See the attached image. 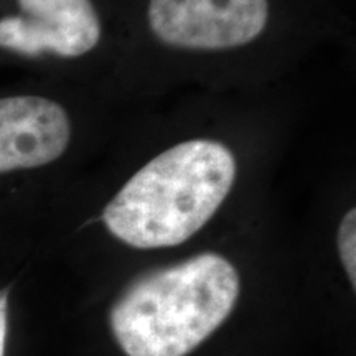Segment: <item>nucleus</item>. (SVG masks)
Instances as JSON below:
<instances>
[{"label": "nucleus", "instance_id": "nucleus-1", "mask_svg": "<svg viewBox=\"0 0 356 356\" xmlns=\"http://www.w3.org/2000/svg\"><path fill=\"white\" fill-rule=\"evenodd\" d=\"M234 178L236 159L225 144L181 142L142 167L108 203L102 221L132 248L178 246L220 210Z\"/></svg>", "mask_w": 356, "mask_h": 356}, {"label": "nucleus", "instance_id": "nucleus-2", "mask_svg": "<svg viewBox=\"0 0 356 356\" xmlns=\"http://www.w3.org/2000/svg\"><path fill=\"white\" fill-rule=\"evenodd\" d=\"M241 291L236 267L215 252L137 277L111 309L127 356H186L229 317Z\"/></svg>", "mask_w": 356, "mask_h": 356}, {"label": "nucleus", "instance_id": "nucleus-3", "mask_svg": "<svg viewBox=\"0 0 356 356\" xmlns=\"http://www.w3.org/2000/svg\"><path fill=\"white\" fill-rule=\"evenodd\" d=\"M269 20L267 0H150L149 25L160 42L185 50L243 47Z\"/></svg>", "mask_w": 356, "mask_h": 356}, {"label": "nucleus", "instance_id": "nucleus-4", "mask_svg": "<svg viewBox=\"0 0 356 356\" xmlns=\"http://www.w3.org/2000/svg\"><path fill=\"white\" fill-rule=\"evenodd\" d=\"M22 15L0 20V47L25 56L74 58L99 43L101 22L91 0H17Z\"/></svg>", "mask_w": 356, "mask_h": 356}, {"label": "nucleus", "instance_id": "nucleus-5", "mask_svg": "<svg viewBox=\"0 0 356 356\" xmlns=\"http://www.w3.org/2000/svg\"><path fill=\"white\" fill-rule=\"evenodd\" d=\"M71 140L66 111L47 97H0V173L55 162Z\"/></svg>", "mask_w": 356, "mask_h": 356}, {"label": "nucleus", "instance_id": "nucleus-6", "mask_svg": "<svg viewBox=\"0 0 356 356\" xmlns=\"http://www.w3.org/2000/svg\"><path fill=\"white\" fill-rule=\"evenodd\" d=\"M338 251L348 274L351 287H356V210H350L343 216L338 228Z\"/></svg>", "mask_w": 356, "mask_h": 356}, {"label": "nucleus", "instance_id": "nucleus-7", "mask_svg": "<svg viewBox=\"0 0 356 356\" xmlns=\"http://www.w3.org/2000/svg\"><path fill=\"white\" fill-rule=\"evenodd\" d=\"M7 309H8V291H0V356H6L7 345Z\"/></svg>", "mask_w": 356, "mask_h": 356}]
</instances>
